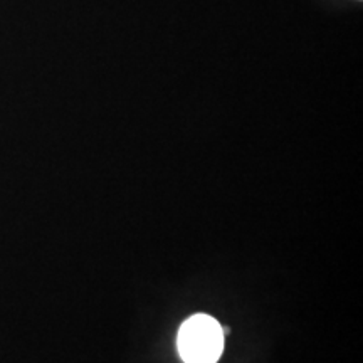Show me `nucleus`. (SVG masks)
<instances>
[{
	"label": "nucleus",
	"mask_w": 363,
	"mask_h": 363,
	"mask_svg": "<svg viewBox=\"0 0 363 363\" xmlns=\"http://www.w3.org/2000/svg\"><path fill=\"white\" fill-rule=\"evenodd\" d=\"M177 347L185 363H216L224 352V331L214 318L194 315L180 326Z\"/></svg>",
	"instance_id": "1"
}]
</instances>
